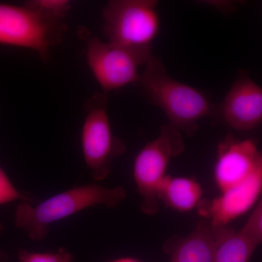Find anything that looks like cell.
I'll use <instances>...</instances> for the list:
<instances>
[{
  "instance_id": "6da1fadb",
  "label": "cell",
  "mask_w": 262,
  "mask_h": 262,
  "mask_svg": "<svg viewBox=\"0 0 262 262\" xmlns=\"http://www.w3.org/2000/svg\"><path fill=\"white\" fill-rule=\"evenodd\" d=\"M146 99L163 110L168 123L188 136L199 130L203 118H215L218 106L206 94L172 78L161 58L152 55L137 83Z\"/></svg>"
},
{
  "instance_id": "7a4b0ae2",
  "label": "cell",
  "mask_w": 262,
  "mask_h": 262,
  "mask_svg": "<svg viewBox=\"0 0 262 262\" xmlns=\"http://www.w3.org/2000/svg\"><path fill=\"white\" fill-rule=\"evenodd\" d=\"M126 196L122 186L110 188L96 183L76 186L36 205L20 202L15 211V227L32 241H41L47 237L53 224L92 207L116 208Z\"/></svg>"
},
{
  "instance_id": "3957f363",
  "label": "cell",
  "mask_w": 262,
  "mask_h": 262,
  "mask_svg": "<svg viewBox=\"0 0 262 262\" xmlns=\"http://www.w3.org/2000/svg\"><path fill=\"white\" fill-rule=\"evenodd\" d=\"M184 149L182 133L166 123L160 127L159 135L136 155L133 173L141 198V210L144 214L154 215L159 212L158 186L167 175L170 160Z\"/></svg>"
},
{
  "instance_id": "277c9868",
  "label": "cell",
  "mask_w": 262,
  "mask_h": 262,
  "mask_svg": "<svg viewBox=\"0 0 262 262\" xmlns=\"http://www.w3.org/2000/svg\"><path fill=\"white\" fill-rule=\"evenodd\" d=\"M156 0H113L103 8V32L108 42L129 48L151 47L159 34Z\"/></svg>"
},
{
  "instance_id": "5b68a950",
  "label": "cell",
  "mask_w": 262,
  "mask_h": 262,
  "mask_svg": "<svg viewBox=\"0 0 262 262\" xmlns=\"http://www.w3.org/2000/svg\"><path fill=\"white\" fill-rule=\"evenodd\" d=\"M151 47L129 48L96 37L87 39L86 58L90 70L107 96L112 91L140 80V68L152 56Z\"/></svg>"
},
{
  "instance_id": "8992f818",
  "label": "cell",
  "mask_w": 262,
  "mask_h": 262,
  "mask_svg": "<svg viewBox=\"0 0 262 262\" xmlns=\"http://www.w3.org/2000/svg\"><path fill=\"white\" fill-rule=\"evenodd\" d=\"M63 22L53 21L26 6L0 3V45L35 51L44 61L66 32Z\"/></svg>"
},
{
  "instance_id": "52a82bcc",
  "label": "cell",
  "mask_w": 262,
  "mask_h": 262,
  "mask_svg": "<svg viewBox=\"0 0 262 262\" xmlns=\"http://www.w3.org/2000/svg\"><path fill=\"white\" fill-rule=\"evenodd\" d=\"M84 162L96 182L107 178L113 160L123 154L126 146L114 135L108 117L107 96L97 94L89 103L81 132Z\"/></svg>"
},
{
  "instance_id": "ba28073f",
  "label": "cell",
  "mask_w": 262,
  "mask_h": 262,
  "mask_svg": "<svg viewBox=\"0 0 262 262\" xmlns=\"http://www.w3.org/2000/svg\"><path fill=\"white\" fill-rule=\"evenodd\" d=\"M261 170V151L256 141L241 140L229 134L219 144L213 178L221 193L242 184Z\"/></svg>"
},
{
  "instance_id": "9c48e42d",
  "label": "cell",
  "mask_w": 262,
  "mask_h": 262,
  "mask_svg": "<svg viewBox=\"0 0 262 262\" xmlns=\"http://www.w3.org/2000/svg\"><path fill=\"white\" fill-rule=\"evenodd\" d=\"M226 125L237 131L252 130L262 122V89L246 72H241L218 106Z\"/></svg>"
},
{
  "instance_id": "30bf717a",
  "label": "cell",
  "mask_w": 262,
  "mask_h": 262,
  "mask_svg": "<svg viewBox=\"0 0 262 262\" xmlns=\"http://www.w3.org/2000/svg\"><path fill=\"white\" fill-rule=\"evenodd\" d=\"M262 192V170L246 182L221 193L212 200H202L198 213L212 227L229 226L256 206Z\"/></svg>"
},
{
  "instance_id": "8fae6325",
  "label": "cell",
  "mask_w": 262,
  "mask_h": 262,
  "mask_svg": "<svg viewBox=\"0 0 262 262\" xmlns=\"http://www.w3.org/2000/svg\"><path fill=\"white\" fill-rule=\"evenodd\" d=\"M214 247L213 227L203 220L187 235L167 241L164 250L170 262H213Z\"/></svg>"
},
{
  "instance_id": "7c38bea8",
  "label": "cell",
  "mask_w": 262,
  "mask_h": 262,
  "mask_svg": "<svg viewBox=\"0 0 262 262\" xmlns=\"http://www.w3.org/2000/svg\"><path fill=\"white\" fill-rule=\"evenodd\" d=\"M201 184L190 177H173L167 174L157 191L159 202L175 211H192L203 200Z\"/></svg>"
},
{
  "instance_id": "4fadbf2b",
  "label": "cell",
  "mask_w": 262,
  "mask_h": 262,
  "mask_svg": "<svg viewBox=\"0 0 262 262\" xmlns=\"http://www.w3.org/2000/svg\"><path fill=\"white\" fill-rule=\"evenodd\" d=\"M213 227L215 247L213 262H250L261 243L241 228Z\"/></svg>"
},
{
  "instance_id": "5bb4252c",
  "label": "cell",
  "mask_w": 262,
  "mask_h": 262,
  "mask_svg": "<svg viewBox=\"0 0 262 262\" xmlns=\"http://www.w3.org/2000/svg\"><path fill=\"white\" fill-rule=\"evenodd\" d=\"M26 6L38 12L45 18L53 21L63 22L72 4L67 0H30L24 3Z\"/></svg>"
},
{
  "instance_id": "9a60e30c",
  "label": "cell",
  "mask_w": 262,
  "mask_h": 262,
  "mask_svg": "<svg viewBox=\"0 0 262 262\" xmlns=\"http://www.w3.org/2000/svg\"><path fill=\"white\" fill-rule=\"evenodd\" d=\"M18 262H75L73 255L65 248L56 253H35L19 249Z\"/></svg>"
},
{
  "instance_id": "2e32d148",
  "label": "cell",
  "mask_w": 262,
  "mask_h": 262,
  "mask_svg": "<svg viewBox=\"0 0 262 262\" xmlns=\"http://www.w3.org/2000/svg\"><path fill=\"white\" fill-rule=\"evenodd\" d=\"M15 201L33 203L34 199L29 194L20 192L0 166V205L8 204Z\"/></svg>"
},
{
  "instance_id": "e0dca14e",
  "label": "cell",
  "mask_w": 262,
  "mask_h": 262,
  "mask_svg": "<svg viewBox=\"0 0 262 262\" xmlns=\"http://www.w3.org/2000/svg\"><path fill=\"white\" fill-rule=\"evenodd\" d=\"M203 4L210 5L220 11L221 13H231L237 9V3L232 1H205Z\"/></svg>"
},
{
  "instance_id": "ac0fdd59",
  "label": "cell",
  "mask_w": 262,
  "mask_h": 262,
  "mask_svg": "<svg viewBox=\"0 0 262 262\" xmlns=\"http://www.w3.org/2000/svg\"><path fill=\"white\" fill-rule=\"evenodd\" d=\"M108 262H143L134 257H122L112 260Z\"/></svg>"
},
{
  "instance_id": "d6986e66",
  "label": "cell",
  "mask_w": 262,
  "mask_h": 262,
  "mask_svg": "<svg viewBox=\"0 0 262 262\" xmlns=\"http://www.w3.org/2000/svg\"><path fill=\"white\" fill-rule=\"evenodd\" d=\"M3 230V225L0 222V234ZM8 256L7 253L4 252L3 250L0 249V262H6L8 261Z\"/></svg>"
}]
</instances>
